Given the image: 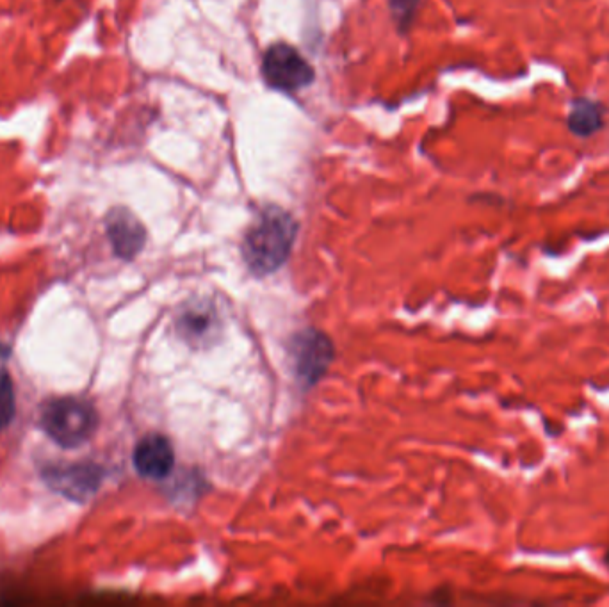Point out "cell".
<instances>
[{
	"label": "cell",
	"mask_w": 609,
	"mask_h": 607,
	"mask_svg": "<svg viewBox=\"0 0 609 607\" xmlns=\"http://www.w3.org/2000/svg\"><path fill=\"white\" fill-rule=\"evenodd\" d=\"M134 467L143 478H168L175 465V451L170 440L163 435H147L134 449Z\"/></svg>",
	"instance_id": "52a82bcc"
},
{
	"label": "cell",
	"mask_w": 609,
	"mask_h": 607,
	"mask_svg": "<svg viewBox=\"0 0 609 607\" xmlns=\"http://www.w3.org/2000/svg\"><path fill=\"white\" fill-rule=\"evenodd\" d=\"M294 364L301 381L316 383L332 362V344L323 333L303 332L293 346Z\"/></svg>",
	"instance_id": "5b68a950"
},
{
	"label": "cell",
	"mask_w": 609,
	"mask_h": 607,
	"mask_svg": "<svg viewBox=\"0 0 609 607\" xmlns=\"http://www.w3.org/2000/svg\"><path fill=\"white\" fill-rule=\"evenodd\" d=\"M419 0H390V8L394 20L398 22L399 29H406L414 20L415 9Z\"/></svg>",
	"instance_id": "8fae6325"
},
{
	"label": "cell",
	"mask_w": 609,
	"mask_h": 607,
	"mask_svg": "<svg viewBox=\"0 0 609 607\" xmlns=\"http://www.w3.org/2000/svg\"><path fill=\"white\" fill-rule=\"evenodd\" d=\"M298 235V223L280 207L262 209L244 235L243 259L257 275H269L289 259Z\"/></svg>",
	"instance_id": "6da1fadb"
},
{
	"label": "cell",
	"mask_w": 609,
	"mask_h": 607,
	"mask_svg": "<svg viewBox=\"0 0 609 607\" xmlns=\"http://www.w3.org/2000/svg\"><path fill=\"white\" fill-rule=\"evenodd\" d=\"M106 232L113 250L122 259H134L147 241L145 227L129 209L114 207L106 216Z\"/></svg>",
	"instance_id": "8992f818"
},
{
	"label": "cell",
	"mask_w": 609,
	"mask_h": 607,
	"mask_svg": "<svg viewBox=\"0 0 609 607\" xmlns=\"http://www.w3.org/2000/svg\"><path fill=\"white\" fill-rule=\"evenodd\" d=\"M43 478L52 490L74 501H86L102 483V469L95 463H70L63 467H50Z\"/></svg>",
	"instance_id": "277c9868"
},
{
	"label": "cell",
	"mask_w": 609,
	"mask_h": 607,
	"mask_svg": "<svg viewBox=\"0 0 609 607\" xmlns=\"http://www.w3.org/2000/svg\"><path fill=\"white\" fill-rule=\"evenodd\" d=\"M41 426L57 446L75 449L95 435L98 415L86 399L57 397L43 406Z\"/></svg>",
	"instance_id": "7a4b0ae2"
},
{
	"label": "cell",
	"mask_w": 609,
	"mask_h": 607,
	"mask_svg": "<svg viewBox=\"0 0 609 607\" xmlns=\"http://www.w3.org/2000/svg\"><path fill=\"white\" fill-rule=\"evenodd\" d=\"M218 314L211 305L207 303H191L189 307L180 312L177 319V330L180 337L187 340L189 344H205L207 340L216 337L218 333Z\"/></svg>",
	"instance_id": "ba28073f"
},
{
	"label": "cell",
	"mask_w": 609,
	"mask_h": 607,
	"mask_svg": "<svg viewBox=\"0 0 609 607\" xmlns=\"http://www.w3.org/2000/svg\"><path fill=\"white\" fill-rule=\"evenodd\" d=\"M606 109L599 102L588 98H577L572 102L569 113V129L579 138H588L604 127Z\"/></svg>",
	"instance_id": "9c48e42d"
},
{
	"label": "cell",
	"mask_w": 609,
	"mask_h": 607,
	"mask_svg": "<svg viewBox=\"0 0 609 607\" xmlns=\"http://www.w3.org/2000/svg\"><path fill=\"white\" fill-rule=\"evenodd\" d=\"M262 77L273 90L294 93L309 88L316 72L293 45L275 43L262 57Z\"/></svg>",
	"instance_id": "3957f363"
},
{
	"label": "cell",
	"mask_w": 609,
	"mask_h": 607,
	"mask_svg": "<svg viewBox=\"0 0 609 607\" xmlns=\"http://www.w3.org/2000/svg\"><path fill=\"white\" fill-rule=\"evenodd\" d=\"M15 417V389L6 371H0V429L8 428Z\"/></svg>",
	"instance_id": "30bf717a"
}]
</instances>
